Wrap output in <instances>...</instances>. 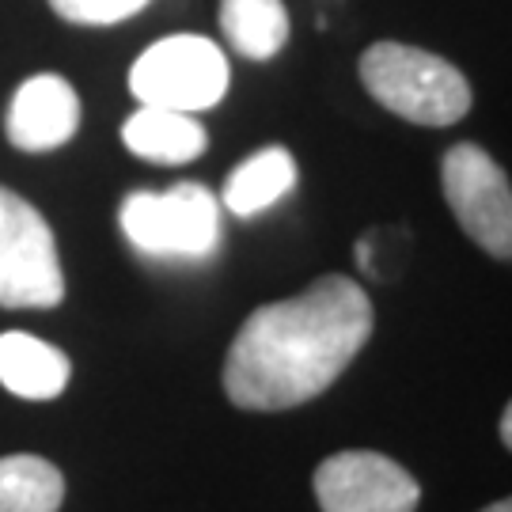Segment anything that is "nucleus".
Masks as SVG:
<instances>
[{
  "mask_svg": "<svg viewBox=\"0 0 512 512\" xmlns=\"http://www.w3.org/2000/svg\"><path fill=\"white\" fill-rule=\"evenodd\" d=\"M357 73L380 107L414 126H456L475 99L467 76L452 61L406 42H372Z\"/></svg>",
  "mask_w": 512,
  "mask_h": 512,
  "instance_id": "obj_2",
  "label": "nucleus"
},
{
  "mask_svg": "<svg viewBox=\"0 0 512 512\" xmlns=\"http://www.w3.org/2000/svg\"><path fill=\"white\" fill-rule=\"evenodd\" d=\"M122 236L133 251L164 262H205L220 247V202L202 183L137 190L122 202Z\"/></svg>",
  "mask_w": 512,
  "mask_h": 512,
  "instance_id": "obj_3",
  "label": "nucleus"
},
{
  "mask_svg": "<svg viewBox=\"0 0 512 512\" xmlns=\"http://www.w3.org/2000/svg\"><path fill=\"white\" fill-rule=\"evenodd\" d=\"M228 84H232L228 57L205 35L160 38L129 69V92L141 99V107L183 110V114L217 107L228 95Z\"/></svg>",
  "mask_w": 512,
  "mask_h": 512,
  "instance_id": "obj_4",
  "label": "nucleus"
},
{
  "mask_svg": "<svg viewBox=\"0 0 512 512\" xmlns=\"http://www.w3.org/2000/svg\"><path fill=\"white\" fill-rule=\"evenodd\" d=\"M122 145L148 164H190L209 148V133L194 114L164 107H141L122 126Z\"/></svg>",
  "mask_w": 512,
  "mask_h": 512,
  "instance_id": "obj_10",
  "label": "nucleus"
},
{
  "mask_svg": "<svg viewBox=\"0 0 512 512\" xmlns=\"http://www.w3.org/2000/svg\"><path fill=\"white\" fill-rule=\"evenodd\" d=\"M482 512H512V505L509 501H494V505H486Z\"/></svg>",
  "mask_w": 512,
  "mask_h": 512,
  "instance_id": "obj_16",
  "label": "nucleus"
},
{
  "mask_svg": "<svg viewBox=\"0 0 512 512\" xmlns=\"http://www.w3.org/2000/svg\"><path fill=\"white\" fill-rule=\"evenodd\" d=\"M73 380V361L54 342L8 330L0 334V387L27 403H50Z\"/></svg>",
  "mask_w": 512,
  "mask_h": 512,
  "instance_id": "obj_9",
  "label": "nucleus"
},
{
  "mask_svg": "<svg viewBox=\"0 0 512 512\" xmlns=\"http://www.w3.org/2000/svg\"><path fill=\"white\" fill-rule=\"evenodd\" d=\"M57 16L65 23H80V27H110L122 19L137 16L148 8V0H50Z\"/></svg>",
  "mask_w": 512,
  "mask_h": 512,
  "instance_id": "obj_14",
  "label": "nucleus"
},
{
  "mask_svg": "<svg viewBox=\"0 0 512 512\" xmlns=\"http://www.w3.org/2000/svg\"><path fill=\"white\" fill-rule=\"evenodd\" d=\"M509 421H512V414L505 410V414H501V440H505V448L512 444V440H509Z\"/></svg>",
  "mask_w": 512,
  "mask_h": 512,
  "instance_id": "obj_15",
  "label": "nucleus"
},
{
  "mask_svg": "<svg viewBox=\"0 0 512 512\" xmlns=\"http://www.w3.org/2000/svg\"><path fill=\"white\" fill-rule=\"evenodd\" d=\"M323 512H414L421 501L418 478L380 452H338L311 475Z\"/></svg>",
  "mask_w": 512,
  "mask_h": 512,
  "instance_id": "obj_7",
  "label": "nucleus"
},
{
  "mask_svg": "<svg viewBox=\"0 0 512 512\" xmlns=\"http://www.w3.org/2000/svg\"><path fill=\"white\" fill-rule=\"evenodd\" d=\"M220 31L247 61H270L289 42L285 0H220Z\"/></svg>",
  "mask_w": 512,
  "mask_h": 512,
  "instance_id": "obj_12",
  "label": "nucleus"
},
{
  "mask_svg": "<svg viewBox=\"0 0 512 512\" xmlns=\"http://www.w3.org/2000/svg\"><path fill=\"white\" fill-rule=\"evenodd\" d=\"M80 129V95L57 73H38L23 80L8 103L4 133L19 152H54L69 145Z\"/></svg>",
  "mask_w": 512,
  "mask_h": 512,
  "instance_id": "obj_8",
  "label": "nucleus"
},
{
  "mask_svg": "<svg viewBox=\"0 0 512 512\" xmlns=\"http://www.w3.org/2000/svg\"><path fill=\"white\" fill-rule=\"evenodd\" d=\"M296 186V160L289 148L270 145L247 156L243 164L224 179L217 202H224V209L232 217H258L270 205H277L289 190Z\"/></svg>",
  "mask_w": 512,
  "mask_h": 512,
  "instance_id": "obj_11",
  "label": "nucleus"
},
{
  "mask_svg": "<svg viewBox=\"0 0 512 512\" xmlns=\"http://www.w3.org/2000/svg\"><path fill=\"white\" fill-rule=\"evenodd\" d=\"M368 293L349 277H319L300 296L255 308L224 357V395L239 410L277 414L323 395L372 338Z\"/></svg>",
  "mask_w": 512,
  "mask_h": 512,
  "instance_id": "obj_1",
  "label": "nucleus"
},
{
  "mask_svg": "<svg viewBox=\"0 0 512 512\" xmlns=\"http://www.w3.org/2000/svg\"><path fill=\"white\" fill-rule=\"evenodd\" d=\"M444 202L459 220L463 236H471L497 262L512 255V190L509 175L478 145H452L440 164Z\"/></svg>",
  "mask_w": 512,
  "mask_h": 512,
  "instance_id": "obj_6",
  "label": "nucleus"
},
{
  "mask_svg": "<svg viewBox=\"0 0 512 512\" xmlns=\"http://www.w3.org/2000/svg\"><path fill=\"white\" fill-rule=\"evenodd\" d=\"M65 501V475L42 456L0 459V512H57Z\"/></svg>",
  "mask_w": 512,
  "mask_h": 512,
  "instance_id": "obj_13",
  "label": "nucleus"
},
{
  "mask_svg": "<svg viewBox=\"0 0 512 512\" xmlns=\"http://www.w3.org/2000/svg\"><path fill=\"white\" fill-rule=\"evenodd\" d=\"M65 300V270L46 217L0 186V308L50 311Z\"/></svg>",
  "mask_w": 512,
  "mask_h": 512,
  "instance_id": "obj_5",
  "label": "nucleus"
}]
</instances>
